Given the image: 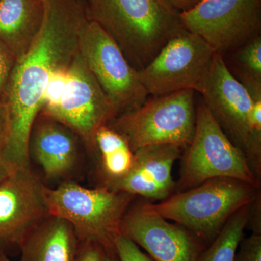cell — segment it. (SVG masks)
Wrapping results in <instances>:
<instances>
[{
  "label": "cell",
  "instance_id": "obj_1",
  "mask_svg": "<svg viewBox=\"0 0 261 261\" xmlns=\"http://www.w3.org/2000/svg\"><path fill=\"white\" fill-rule=\"evenodd\" d=\"M44 1L40 30L28 50L15 61L2 97L5 127L0 156L14 171L31 167L29 141L48 81L54 70L70 67L88 21L78 0Z\"/></svg>",
  "mask_w": 261,
  "mask_h": 261
},
{
  "label": "cell",
  "instance_id": "obj_2",
  "mask_svg": "<svg viewBox=\"0 0 261 261\" xmlns=\"http://www.w3.org/2000/svg\"><path fill=\"white\" fill-rule=\"evenodd\" d=\"M87 18L110 36L133 68L143 69L183 29L166 0H87Z\"/></svg>",
  "mask_w": 261,
  "mask_h": 261
},
{
  "label": "cell",
  "instance_id": "obj_3",
  "mask_svg": "<svg viewBox=\"0 0 261 261\" xmlns=\"http://www.w3.org/2000/svg\"><path fill=\"white\" fill-rule=\"evenodd\" d=\"M260 196L259 187L231 178H215L146 207L211 243L237 211Z\"/></svg>",
  "mask_w": 261,
  "mask_h": 261
},
{
  "label": "cell",
  "instance_id": "obj_4",
  "mask_svg": "<svg viewBox=\"0 0 261 261\" xmlns=\"http://www.w3.org/2000/svg\"><path fill=\"white\" fill-rule=\"evenodd\" d=\"M49 215L65 220L80 243L93 242L108 255H117L115 240L121 234L123 216L136 196L106 187L89 189L74 182L47 187Z\"/></svg>",
  "mask_w": 261,
  "mask_h": 261
},
{
  "label": "cell",
  "instance_id": "obj_5",
  "mask_svg": "<svg viewBox=\"0 0 261 261\" xmlns=\"http://www.w3.org/2000/svg\"><path fill=\"white\" fill-rule=\"evenodd\" d=\"M195 93L186 89L152 97L108 126L126 139L133 152L156 145H177L186 149L195 133Z\"/></svg>",
  "mask_w": 261,
  "mask_h": 261
},
{
  "label": "cell",
  "instance_id": "obj_6",
  "mask_svg": "<svg viewBox=\"0 0 261 261\" xmlns=\"http://www.w3.org/2000/svg\"><path fill=\"white\" fill-rule=\"evenodd\" d=\"M184 155L178 192L215 178H231L260 187L245 154L233 145L201 100L196 110L195 133Z\"/></svg>",
  "mask_w": 261,
  "mask_h": 261
},
{
  "label": "cell",
  "instance_id": "obj_7",
  "mask_svg": "<svg viewBox=\"0 0 261 261\" xmlns=\"http://www.w3.org/2000/svg\"><path fill=\"white\" fill-rule=\"evenodd\" d=\"M79 53L109 100L117 118L141 107L148 99L138 70L97 23L88 20L81 33Z\"/></svg>",
  "mask_w": 261,
  "mask_h": 261
},
{
  "label": "cell",
  "instance_id": "obj_8",
  "mask_svg": "<svg viewBox=\"0 0 261 261\" xmlns=\"http://www.w3.org/2000/svg\"><path fill=\"white\" fill-rule=\"evenodd\" d=\"M215 54L202 38L183 28L139 70V76L152 97L186 89L200 92Z\"/></svg>",
  "mask_w": 261,
  "mask_h": 261
},
{
  "label": "cell",
  "instance_id": "obj_9",
  "mask_svg": "<svg viewBox=\"0 0 261 261\" xmlns=\"http://www.w3.org/2000/svg\"><path fill=\"white\" fill-rule=\"evenodd\" d=\"M179 18L185 30L224 56L260 34V0H202Z\"/></svg>",
  "mask_w": 261,
  "mask_h": 261
},
{
  "label": "cell",
  "instance_id": "obj_10",
  "mask_svg": "<svg viewBox=\"0 0 261 261\" xmlns=\"http://www.w3.org/2000/svg\"><path fill=\"white\" fill-rule=\"evenodd\" d=\"M68 73L59 106L45 116L68 127L87 143L94 144L96 132L116 119V111L79 51Z\"/></svg>",
  "mask_w": 261,
  "mask_h": 261
},
{
  "label": "cell",
  "instance_id": "obj_11",
  "mask_svg": "<svg viewBox=\"0 0 261 261\" xmlns=\"http://www.w3.org/2000/svg\"><path fill=\"white\" fill-rule=\"evenodd\" d=\"M120 231L155 261H197L205 249V243L191 231L169 222L145 204L127 210Z\"/></svg>",
  "mask_w": 261,
  "mask_h": 261
},
{
  "label": "cell",
  "instance_id": "obj_12",
  "mask_svg": "<svg viewBox=\"0 0 261 261\" xmlns=\"http://www.w3.org/2000/svg\"><path fill=\"white\" fill-rule=\"evenodd\" d=\"M199 93L228 139L247 158L250 147V116L254 100L247 89L231 74L219 53L215 54Z\"/></svg>",
  "mask_w": 261,
  "mask_h": 261
},
{
  "label": "cell",
  "instance_id": "obj_13",
  "mask_svg": "<svg viewBox=\"0 0 261 261\" xmlns=\"http://www.w3.org/2000/svg\"><path fill=\"white\" fill-rule=\"evenodd\" d=\"M47 187L30 168L15 171L0 184V252L19 245L49 215Z\"/></svg>",
  "mask_w": 261,
  "mask_h": 261
},
{
  "label": "cell",
  "instance_id": "obj_14",
  "mask_svg": "<svg viewBox=\"0 0 261 261\" xmlns=\"http://www.w3.org/2000/svg\"><path fill=\"white\" fill-rule=\"evenodd\" d=\"M183 149L177 145H156L137 149L129 171L121 178L106 181L105 187L149 200H165L176 190L171 172Z\"/></svg>",
  "mask_w": 261,
  "mask_h": 261
},
{
  "label": "cell",
  "instance_id": "obj_15",
  "mask_svg": "<svg viewBox=\"0 0 261 261\" xmlns=\"http://www.w3.org/2000/svg\"><path fill=\"white\" fill-rule=\"evenodd\" d=\"M74 134L49 117L34 123L29 152L32 151L47 178L63 177L74 167L78 154Z\"/></svg>",
  "mask_w": 261,
  "mask_h": 261
},
{
  "label": "cell",
  "instance_id": "obj_16",
  "mask_svg": "<svg viewBox=\"0 0 261 261\" xmlns=\"http://www.w3.org/2000/svg\"><path fill=\"white\" fill-rule=\"evenodd\" d=\"M79 245L70 223L49 216L34 226L19 243L20 261H75Z\"/></svg>",
  "mask_w": 261,
  "mask_h": 261
},
{
  "label": "cell",
  "instance_id": "obj_17",
  "mask_svg": "<svg viewBox=\"0 0 261 261\" xmlns=\"http://www.w3.org/2000/svg\"><path fill=\"white\" fill-rule=\"evenodd\" d=\"M44 12V0H0V41L16 60L37 37Z\"/></svg>",
  "mask_w": 261,
  "mask_h": 261
},
{
  "label": "cell",
  "instance_id": "obj_18",
  "mask_svg": "<svg viewBox=\"0 0 261 261\" xmlns=\"http://www.w3.org/2000/svg\"><path fill=\"white\" fill-rule=\"evenodd\" d=\"M226 55H230V66H226L231 74L247 89L253 100L261 99L260 34Z\"/></svg>",
  "mask_w": 261,
  "mask_h": 261
},
{
  "label": "cell",
  "instance_id": "obj_19",
  "mask_svg": "<svg viewBox=\"0 0 261 261\" xmlns=\"http://www.w3.org/2000/svg\"><path fill=\"white\" fill-rule=\"evenodd\" d=\"M253 202L242 207L229 218L209 247L202 250L197 261H233L244 231L250 223Z\"/></svg>",
  "mask_w": 261,
  "mask_h": 261
},
{
  "label": "cell",
  "instance_id": "obj_20",
  "mask_svg": "<svg viewBox=\"0 0 261 261\" xmlns=\"http://www.w3.org/2000/svg\"><path fill=\"white\" fill-rule=\"evenodd\" d=\"M101 160L106 181L116 179L129 171L133 165L134 152L127 145L101 154Z\"/></svg>",
  "mask_w": 261,
  "mask_h": 261
},
{
  "label": "cell",
  "instance_id": "obj_21",
  "mask_svg": "<svg viewBox=\"0 0 261 261\" xmlns=\"http://www.w3.org/2000/svg\"><path fill=\"white\" fill-rule=\"evenodd\" d=\"M69 67L56 69L51 73L43 97L41 112L47 116L59 106L69 78Z\"/></svg>",
  "mask_w": 261,
  "mask_h": 261
},
{
  "label": "cell",
  "instance_id": "obj_22",
  "mask_svg": "<svg viewBox=\"0 0 261 261\" xmlns=\"http://www.w3.org/2000/svg\"><path fill=\"white\" fill-rule=\"evenodd\" d=\"M233 261H261V233L252 232L248 238H243Z\"/></svg>",
  "mask_w": 261,
  "mask_h": 261
},
{
  "label": "cell",
  "instance_id": "obj_23",
  "mask_svg": "<svg viewBox=\"0 0 261 261\" xmlns=\"http://www.w3.org/2000/svg\"><path fill=\"white\" fill-rule=\"evenodd\" d=\"M117 256L120 261H152L132 240L120 234L115 240Z\"/></svg>",
  "mask_w": 261,
  "mask_h": 261
},
{
  "label": "cell",
  "instance_id": "obj_24",
  "mask_svg": "<svg viewBox=\"0 0 261 261\" xmlns=\"http://www.w3.org/2000/svg\"><path fill=\"white\" fill-rule=\"evenodd\" d=\"M16 58L0 41V98L3 97Z\"/></svg>",
  "mask_w": 261,
  "mask_h": 261
},
{
  "label": "cell",
  "instance_id": "obj_25",
  "mask_svg": "<svg viewBox=\"0 0 261 261\" xmlns=\"http://www.w3.org/2000/svg\"><path fill=\"white\" fill-rule=\"evenodd\" d=\"M106 252L93 242L80 243L75 261H103Z\"/></svg>",
  "mask_w": 261,
  "mask_h": 261
},
{
  "label": "cell",
  "instance_id": "obj_26",
  "mask_svg": "<svg viewBox=\"0 0 261 261\" xmlns=\"http://www.w3.org/2000/svg\"><path fill=\"white\" fill-rule=\"evenodd\" d=\"M168 4L173 7L178 13L189 11L195 8L202 0H166Z\"/></svg>",
  "mask_w": 261,
  "mask_h": 261
},
{
  "label": "cell",
  "instance_id": "obj_27",
  "mask_svg": "<svg viewBox=\"0 0 261 261\" xmlns=\"http://www.w3.org/2000/svg\"><path fill=\"white\" fill-rule=\"evenodd\" d=\"M13 172L15 171L5 162L4 160L2 159L0 156V184L9 177Z\"/></svg>",
  "mask_w": 261,
  "mask_h": 261
},
{
  "label": "cell",
  "instance_id": "obj_28",
  "mask_svg": "<svg viewBox=\"0 0 261 261\" xmlns=\"http://www.w3.org/2000/svg\"><path fill=\"white\" fill-rule=\"evenodd\" d=\"M5 127V111L3 101L0 100V145L4 135Z\"/></svg>",
  "mask_w": 261,
  "mask_h": 261
},
{
  "label": "cell",
  "instance_id": "obj_29",
  "mask_svg": "<svg viewBox=\"0 0 261 261\" xmlns=\"http://www.w3.org/2000/svg\"><path fill=\"white\" fill-rule=\"evenodd\" d=\"M103 261H120L119 259H118V256L117 255H108L106 254L105 255L104 259H103Z\"/></svg>",
  "mask_w": 261,
  "mask_h": 261
},
{
  "label": "cell",
  "instance_id": "obj_30",
  "mask_svg": "<svg viewBox=\"0 0 261 261\" xmlns=\"http://www.w3.org/2000/svg\"><path fill=\"white\" fill-rule=\"evenodd\" d=\"M0 261H11L7 257L4 252H0Z\"/></svg>",
  "mask_w": 261,
  "mask_h": 261
},
{
  "label": "cell",
  "instance_id": "obj_31",
  "mask_svg": "<svg viewBox=\"0 0 261 261\" xmlns=\"http://www.w3.org/2000/svg\"><path fill=\"white\" fill-rule=\"evenodd\" d=\"M78 1H80V0H78Z\"/></svg>",
  "mask_w": 261,
  "mask_h": 261
}]
</instances>
